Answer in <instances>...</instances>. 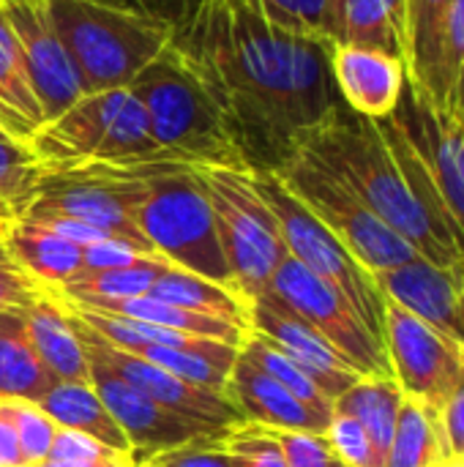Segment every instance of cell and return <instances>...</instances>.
I'll return each mask as SVG.
<instances>
[{"label":"cell","mask_w":464,"mask_h":467,"mask_svg":"<svg viewBox=\"0 0 464 467\" xmlns=\"http://www.w3.org/2000/svg\"><path fill=\"white\" fill-rule=\"evenodd\" d=\"M41 293H44V287L14 263V257L8 254V249L3 246V238H0V312L19 309Z\"/></svg>","instance_id":"cell-41"},{"label":"cell","mask_w":464,"mask_h":467,"mask_svg":"<svg viewBox=\"0 0 464 467\" xmlns=\"http://www.w3.org/2000/svg\"><path fill=\"white\" fill-rule=\"evenodd\" d=\"M46 167L27 142L0 131V205L19 219Z\"/></svg>","instance_id":"cell-34"},{"label":"cell","mask_w":464,"mask_h":467,"mask_svg":"<svg viewBox=\"0 0 464 467\" xmlns=\"http://www.w3.org/2000/svg\"><path fill=\"white\" fill-rule=\"evenodd\" d=\"M440 467H464V460H446Z\"/></svg>","instance_id":"cell-52"},{"label":"cell","mask_w":464,"mask_h":467,"mask_svg":"<svg viewBox=\"0 0 464 467\" xmlns=\"http://www.w3.org/2000/svg\"><path fill=\"white\" fill-rule=\"evenodd\" d=\"M331 77L342 104L372 120L388 118L407 85L402 57L350 44H331Z\"/></svg>","instance_id":"cell-20"},{"label":"cell","mask_w":464,"mask_h":467,"mask_svg":"<svg viewBox=\"0 0 464 467\" xmlns=\"http://www.w3.org/2000/svg\"><path fill=\"white\" fill-rule=\"evenodd\" d=\"M213 208L219 244L235 290L252 301L271 290L276 268L287 257L276 216L254 186L249 170L194 167Z\"/></svg>","instance_id":"cell-7"},{"label":"cell","mask_w":464,"mask_h":467,"mask_svg":"<svg viewBox=\"0 0 464 467\" xmlns=\"http://www.w3.org/2000/svg\"><path fill=\"white\" fill-rule=\"evenodd\" d=\"M148 296L156 301L172 304V306H183V309L211 315V317L235 323L241 328H249V301L241 293H235L224 285H216L211 279H202L197 274L180 271L175 265H170L156 279V285L148 290Z\"/></svg>","instance_id":"cell-28"},{"label":"cell","mask_w":464,"mask_h":467,"mask_svg":"<svg viewBox=\"0 0 464 467\" xmlns=\"http://www.w3.org/2000/svg\"><path fill=\"white\" fill-rule=\"evenodd\" d=\"M90 386L123 430L134 462H145L156 454L189 446V443H202V441H216L227 435L224 430H213L208 424H197L191 419H183L164 405L148 400L145 394L134 391L120 375H115L109 367L101 361L90 358Z\"/></svg>","instance_id":"cell-15"},{"label":"cell","mask_w":464,"mask_h":467,"mask_svg":"<svg viewBox=\"0 0 464 467\" xmlns=\"http://www.w3.org/2000/svg\"><path fill=\"white\" fill-rule=\"evenodd\" d=\"M30 467H137L134 457H115L107 462H63V460H41Z\"/></svg>","instance_id":"cell-49"},{"label":"cell","mask_w":464,"mask_h":467,"mask_svg":"<svg viewBox=\"0 0 464 467\" xmlns=\"http://www.w3.org/2000/svg\"><path fill=\"white\" fill-rule=\"evenodd\" d=\"M271 293L284 301L309 328H314L364 378H394L386 348L369 334L353 306L295 257L276 268Z\"/></svg>","instance_id":"cell-11"},{"label":"cell","mask_w":464,"mask_h":467,"mask_svg":"<svg viewBox=\"0 0 464 467\" xmlns=\"http://www.w3.org/2000/svg\"><path fill=\"white\" fill-rule=\"evenodd\" d=\"M0 11L5 14L19 41L44 120L57 118L63 109L85 96V88L68 49L60 41L46 0H3Z\"/></svg>","instance_id":"cell-16"},{"label":"cell","mask_w":464,"mask_h":467,"mask_svg":"<svg viewBox=\"0 0 464 467\" xmlns=\"http://www.w3.org/2000/svg\"><path fill=\"white\" fill-rule=\"evenodd\" d=\"M342 0H328V11H325V38L331 41V27H334V19H336V11H339Z\"/></svg>","instance_id":"cell-50"},{"label":"cell","mask_w":464,"mask_h":467,"mask_svg":"<svg viewBox=\"0 0 464 467\" xmlns=\"http://www.w3.org/2000/svg\"><path fill=\"white\" fill-rule=\"evenodd\" d=\"M449 457L440 413L405 397L386 454V467H440Z\"/></svg>","instance_id":"cell-29"},{"label":"cell","mask_w":464,"mask_h":467,"mask_svg":"<svg viewBox=\"0 0 464 467\" xmlns=\"http://www.w3.org/2000/svg\"><path fill=\"white\" fill-rule=\"evenodd\" d=\"M142 178L145 192L134 208V224L145 241L170 265L235 290L213 208L197 170L178 161H159L145 164Z\"/></svg>","instance_id":"cell-6"},{"label":"cell","mask_w":464,"mask_h":467,"mask_svg":"<svg viewBox=\"0 0 464 467\" xmlns=\"http://www.w3.org/2000/svg\"><path fill=\"white\" fill-rule=\"evenodd\" d=\"M118 3H126V5L150 11V14H159V16H167L170 22H175L180 27V22L194 11V5L200 0H118Z\"/></svg>","instance_id":"cell-47"},{"label":"cell","mask_w":464,"mask_h":467,"mask_svg":"<svg viewBox=\"0 0 464 467\" xmlns=\"http://www.w3.org/2000/svg\"><path fill=\"white\" fill-rule=\"evenodd\" d=\"M446 112H449V118L459 126L464 131V68L462 74L457 77V85H454V90H451V96H449V104H446Z\"/></svg>","instance_id":"cell-48"},{"label":"cell","mask_w":464,"mask_h":467,"mask_svg":"<svg viewBox=\"0 0 464 467\" xmlns=\"http://www.w3.org/2000/svg\"><path fill=\"white\" fill-rule=\"evenodd\" d=\"M464 68V0H451L440 36H438V63H435V79L429 90V101L438 109H446L449 96L457 85V77Z\"/></svg>","instance_id":"cell-35"},{"label":"cell","mask_w":464,"mask_h":467,"mask_svg":"<svg viewBox=\"0 0 464 467\" xmlns=\"http://www.w3.org/2000/svg\"><path fill=\"white\" fill-rule=\"evenodd\" d=\"M325 441L345 467H383L372 438L353 416L334 410L331 424L325 430Z\"/></svg>","instance_id":"cell-39"},{"label":"cell","mask_w":464,"mask_h":467,"mask_svg":"<svg viewBox=\"0 0 464 467\" xmlns=\"http://www.w3.org/2000/svg\"><path fill=\"white\" fill-rule=\"evenodd\" d=\"M273 432V430H271ZM287 467H345L325 435L314 432H273Z\"/></svg>","instance_id":"cell-40"},{"label":"cell","mask_w":464,"mask_h":467,"mask_svg":"<svg viewBox=\"0 0 464 467\" xmlns=\"http://www.w3.org/2000/svg\"><path fill=\"white\" fill-rule=\"evenodd\" d=\"M331 44L377 49L405 60V0H342Z\"/></svg>","instance_id":"cell-24"},{"label":"cell","mask_w":464,"mask_h":467,"mask_svg":"<svg viewBox=\"0 0 464 467\" xmlns=\"http://www.w3.org/2000/svg\"><path fill=\"white\" fill-rule=\"evenodd\" d=\"M22 317L46 372L57 383L90 386V364L68 320L66 306L49 290H44L41 296H36L30 304L22 306Z\"/></svg>","instance_id":"cell-21"},{"label":"cell","mask_w":464,"mask_h":467,"mask_svg":"<svg viewBox=\"0 0 464 467\" xmlns=\"http://www.w3.org/2000/svg\"><path fill=\"white\" fill-rule=\"evenodd\" d=\"M440 427L446 438V449L451 460H464V369L457 380L451 397L446 400L440 410Z\"/></svg>","instance_id":"cell-45"},{"label":"cell","mask_w":464,"mask_h":467,"mask_svg":"<svg viewBox=\"0 0 464 467\" xmlns=\"http://www.w3.org/2000/svg\"><path fill=\"white\" fill-rule=\"evenodd\" d=\"M263 14L271 25L309 38H325L328 0H260Z\"/></svg>","instance_id":"cell-38"},{"label":"cell","mask_w":464,"mask_h":467,"mask_svg":"<svg viewBox=\"0 0 464 467\" xmlns=\"http://www.w3.org/2000/svg\"><path fill=\"white\" fill-rule=\"evenodd\" d=\"M224 397L238 408L243 424H254L273 432H314L325 435L331 416H323L304 405L279 380L263 372L252 358L238 350Z\"/></svg>","instance_id":"cell-19"},{"label":"cell","mask_w":464,"mask_h":467,"mask_svg":"<svg viewBox=\"0 0 464 467\" xmlns=\"http://www.w3.org/2000/svg\"><path fill=\"white\" fill-rule=\"evenodd\" d=\"M139 467H159V465H153V462H139Z\"/></svg>","instance_id":"cell-53"},{"label":"cell","mask_w":464,"mask_h":467,"mask_svg":"<svg viewBox=\"0 0 464 467\" xmlns=\"http://www.w3.org/2000/svg\"><path fill=\"white\" fill-rule=\"evenodd\" d=\"M14 263L44 290L68 285L82 274V246L30 219H14L0 233Z\"/></svg>","instance_id":"cell-22"},{"label":"cell","mask_w":464,"mask_h":467,"mask_svg":"<svg viewBox=\"0 0 464 467\" xmlns=\"http://www.w3.org/2000/svg\"><path fill=\"white\" fill-rule=\"evenodd\" d=\"M44 123L46 120L33 93L19 41L0 11V131L30 145Z\"/></svg>","instance_id":"cell-26"},{"label":"cell","mask_w":464,"mask_h":467,"mask_svg":"<svg viewBox=\"0 0 464 467\" xmlns=\"http://www.w3.org/2000/svg\"><path fill=\"white\" fill-rule=\"evenodd\" d=\"M170 268L164 257H145L134 265L107 268V271H85L63 287L49 290L55 298L66 304H82L90 298H134L148 296L156 279Z\"/></svg>","instance_id":"cell-32"},{"label":"cell","mask_w":464,"mask_h":467,"mask_svg":"<svg viewBox=\"0 0 464 467\" xmlns=\"http://www.w3.org/2000/svg\"><path fill=\"white\" fill-rule=\"evenodd\" d=\"M66 312H68V320H71V326H74V331L79 337V345H82L85 356H90V358L101 361L104 367H109L134 391L145 394L148 400L164 405L167 410H172V413H178L183 419H191L197 424H208L213 430L230 432L232 427L243 424L238 408L224 394L197 389V386H191V383H186V380H180V378H175V375H170V372H164L159 367H153L150 361L109 345L90 326H85L68 306H66Z\"/></svg>","instance_id":"cell-14"},{"label":"cell","mask_w":464,"mask_h":467,"mask_svg":"<svg viewBox=\"0 0 464 467\" xmlns=\"http://www.w3.org/2000/svg\"><path fill=\"white\" fill-rule=\"evenodd\" d=\"M219 446L232 457L235 467H287L276 435L254 424L232 427L219 438Z\"/></svg>","instance_id":"cell-36"},{"label":"cell","mask_w":464,"mask_h":467,"mask_svg":"<svg viewBox=\"0 0 464 467\" xmlns=\"http://www.w3.org/2000/svg\"><path fill=\"white\" fill-rule=\"evenodd\" d=\"M241 353L246 358H252L273 380H279L287 391H293L304 405H309L312 410H317L323 416H334V402L323 394V389L312 380V375L301 364H295L287 353H282L276 345H271L260 334L249 331L241 345Z\"/></svg>","instance_id":"cell-33"},{"label":"cell","mask_w":464,"mask_h":467,"mask_svg":"<svg viewBox=\"0 0 464 467\" xmlns=\"http://www.w3.org/2000/svg\"><path fill=\"white\" fill-rule=\"evenodd\" d=\"M8 222H14V216H11V213H8V211L0 205V233H3V227H5Z\"/></svg>","instance_id":"cell-51"},{"label":"cell","mask_w":464,"mask_h":467,"mask_svg":"<svg viewBox=\"0 0 464 467\" xmlns=\"http://www.w3.org/2000/svg\"><path fill=\"white\" fill-rule=\"evenodd\" d=\"M334 178H339L364 205H369L394 233H399L421 260L457 268L464 265L451 233L416 197L402 164L372 118L356 115L345 104L317 126L301 148Z\"/></svg>","instance_id":"cell-2"},{"label":"cell","mask_w":464,"mask_h":467,"mask_svg":"<svg viewBox=\"0 0 464 467\" xmlns=\"http://www.w3.org/2000/svg\"><path fill=\"white\" fill-rule=\"evenodd\" d=\"M0 3H3V0H0Z\"/></svg>","instance_id":"cell-54"},{"label":"cell","mask_w":464,"mask_h":467,"mask_svg":"<svg viewBox=\"0 0 464 467\" xmlns=\"http://www.w3.org/2000/svg\"><path fill=\"white\" fill-rule=\"evenodd\" d=\"M57 383L41 364L19 309L0 312V400L38 402Z\"/></svg>","instance_id":"cell-27"},{"label":"cell","mask_w":464,"mask_h":467,"mask_svg":"<svg viewBox=\"0 0 464 467\" xmlns=\"http://www.w3.org/2000/svg\"><path fill=\"white\" fill-rule=\"evenodd\" d=\"M386 356L405 397L440 413L462 378V350L427 320L386 296Z\"/></svg>","instance_id":"cell-12"},{"label":"cell","mask_w":464,"mask_h":467,"mask_svg":"<svg viewBox=\"0 0 464 467\" xmlns=\"http://www.w3.org/2000/svg\"><path fill=\"white\" fill-rule=\"evenodd\" d=\"M0 467H25V457L19 451L14 419L5 400H0Z\"/></svg>","instance_id":"cell-46"},{"label":"cell","mask_w":464,"mask_h":467,"mask_svg":"<svg viewBox=\"0 0 464 467\" xmlns=\"http://www.w3.org/2000/svg\"><path fill=\"white\" fill-rule=\"evenodd\" d=\"M254 186L276 216L287 254L331 285L361 317L369 334L386 348V293L342 241L279 181L276 172H252Z\"/></svg>","instance_id":"cell-8"},{"label":"cell","mask_w":464,"mask_h":467,"mask_svg":"<svg viewBox=\"0 0 464 467\" xmlns=\"http://www.w3.org/2000/svg\"><path fill=\"white\" fill-rule=\"evenodd\" d=\"M249 331L260 334L301 364L331 402L364 378L271 290L249 301Z\"/></svg>","instance_id":"cell-17"},{"label":"cell","mask_w":464,"mask_h":467,"mask_svg":"<svg viewBox=\"0 0 464 467\" xmlns=\"http://www.w3.org/2000/svg\"><path fill=\"white\" fill-rule=\"evenodd\" d=\"M142 167H57L41 175L25 213H57L82 222L107 238L126 241L137 249L159 254L134 224V208L142 200ZM161 257V254H159Z\"/></svg>","instance_id":"cell-10"},{"label":"cell","mask_w":464,"mask_h":467,"mask_svg":"<svg viewBox=\"0 0 464 467\" xmlns=\"http://www.w3.org/2000/svg\"><path fill=\"white\" fill-rule=\"evenodd\" d=\"M402 400H405V394L394 378H361L334 402L336 413L353 416L366 430V435L372 438V443L383 460V467H386V454L391 446V435L397 427Z\"/></svg>","instance_id":"cell-30"},{"label":"cell","mask_w":464,"mask_h":467,"mask_svg":"<svg viewBox=\"0 0 464 467\" xmlns=\"http://www.w3.org/2000/svg\"><path fill=\"white\" fill-rule=\"evenodd\" d=\"M68 306L101 312V315L120 317V320L148 323V326H159V328H170V331H183V334L211 339V342H222V345H232V348H241L246 334H249V328H241L235 323H227V320H219V317H211V315H200V312H191V309H183V306H172V304L156 301L150 296L90 298V301L68 304Z\"/></svg>","instance_id":"cell-23"},{"label":"cell","mask_w":464,"mask_h":467,"mask_svg":"<svg viewBox=\"0 0 464 467\" xmlns=\"http://www.w3.org/2000/svg\"><path fill=\"white\" fill-rule=\"evenodd\" d=\"M451 0H405V71L424 96L432 90L438 36Z\"/></svg>","instance_id":"cell-31"},{"label":"cell","mask_w":464,"mask_h":467,"mask_svg":"<svg viewBox=\"0 0 464 467\" xmlns=\"http://www.w3.org/2000/svg\"><path fill=\"white\" fill-rule=\"evenodd\" d=\"M33 153L49 170L57 167H139L167 161L159 150L145 109L129 88L85 93L30 140Z\"/></svg>","instance_id":"cell-5"},{"label":"cell","mask_w":464,"mask_h":467,"mask_svg":"<svg viewBox=\"0 0 464 467\" xmlns=\"http://www.w3.org/2000/svg\"><path fill=\"white\" fill-rule=\"evenodd\" d=\"M137 467H139V465H137Z\"/></svg>","instance_id":"cell-55"},{"label":"cell","mask_w":464,"mask_h":467,"mask_svg":"<svg viewBox=\"0 0 464 467\" xmlns=\"http://www.w3.org/2000/svg\"><path fill=\"white\" fill-rule=\"evenodd\" d=\"M129 90L139 99L167 161L246 170L216 99L175 41L134 77Z\"/></svg>","instance_id":"cell-3"},{"label":"cell","mask_w":464,"mask_h":467,"mask_svg":"<svg viewBox=\"0 0 464 467\" xmlns=\"http://www.w3.org/2000/svg\"><path fill=\"white\" fill-rule=\"evenodd\" d=\"M380 290L438 328L464 353V265L440 268L427 260L375 274Z\"/></svg>","instance_id":"cell-18"},{"label":"cell","mask_w":464,"mask_h":467,"mask_svg":"<svg viewBox=\"0 0 464 467\" xmlns=\"http://www.w3.org/2000/svg\"><path fill=\"white\" fill-rule=\"evenodd\" d=\"M85 93L129 88L178 33L167 16L118 0H46Z\"/></svg>","instance_id":"cell-4"},{"label":"cell","mask_w":464,"mask_h":467,"mask_svg":"<svg viewBox=\"0 0 464 467\" xmlns=\"http://www.w3.org/2000/svg\"><path fill=\"white\" fill-rule=\"evenodd\" d=\"M5 402H8V410L14 419V430H16L19 451L25 457V467L46 460L52 451V443H55L57 424L33 402H25V400H5Z\"/></svg>","instance_id":"cell-37"},{"label":"cell","mask_w":464,"mask_h":467,"mask_svg":"<svg viewBox=\"0 0 464 467\" xmlns=\"http://www.w3.org/2000/svg\"><path fill=\"white\" fill-rule=\"evenodd\" d=\"M145 257H159V254H150L145 249H137V246H131L126 241L107 238V241L82 246V274L85 271H107V268L134 265V263H139Z\"/></svg>","instance_id":"cell-44"},{"label":"cell","mask_w":464,"mask_h":467,"mask_svg":"<svg viewBox=\"0 0 464 467\" xmlns=\"http://www.w3.org/2000/svg\"><path fill=\"white\" fill-rule=\"evenodd\" d=\"M276 175L366 271L383 274L418 260V252L399 233L309 153L295 150Z\"/></svg>","instance_id":"cell-9"},{"label":"cell","mask_w":464,"mask_h":467,"mask_svg":"<svg viewBox=\"0 0 464 467\" xmlns=\"http://www.w3.org/2000/svg\"><path fill=\"white\" fill-rule=\"evenodd\" d=\"M115 457H129V454H118L112 449H107L104 443L82 435V432H71V430H60L55 432V443L46 460H63V462H107Z\"/></svg>","instance_id":"cell-42"},{"label":"cell","mask_w":464,"mask_h":467,"mask_svg":"<svg viewBox=\"0 0 464 467\" xmlns=\"http://www.w3.org/2000/svg\"><path fill=\"white\" fill-rule=\"evenodd\" d=\"M391 118L413 145L464 257V131L410 82Z\"/></svg>","instance_id":"cell-13"},{"label":"cell","mask_w":464,"mask_h":467,"mask_svg":"<svg viewBox=\"0 0 464 467\" xmlns=\"http://www.w3.org/2000/svg\"><path fill=\"white\" fill-rule=\"evenodd\" d=\"M145 462H153L159 467H235L232 457L219 446V438L202 441V443H189V446L156 454Z\"/></svg>","instance_id":"cell-43"},{"label":"cell","mask_w":464,"mask_h":467,"mask_svg":"<svg viewBox=\"0 0 464 467\" xmlns=\"http://www.w3.org/2000/svg\"><path fill=\"white\" fill-rule=\"evenodd\" d=\"M175 47L216 99L249 172H276L342 104L331 41L271 25L260 0H200Z\"/></svg>","instance_id":"cell-1"},{"label":"cell","mask_w":464,"mask_h":467,"mask_svg":"<svg viewBox=\"0 0 464 467\" xmlns=\"http://www.w3.org/2000/svg\"><path fill=\"white\" fill-rule=\"evenodd\" d=\"M33 405H38L60 430L82 432V435L104 443L112 451L131 457V446H129L123 430L118 427V421L112 419V413L107 410L101 397L93 391V386L52 383L46 389V394Z\"/></svg>","instance_id":"cell-25"}]
</instances>
